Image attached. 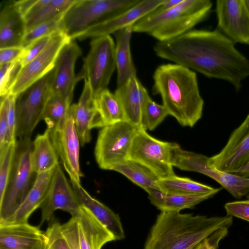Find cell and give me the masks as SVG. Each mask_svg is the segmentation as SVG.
Returning a JSON list of instances; mask_svg holds the SVG:
<instances>
[{"label": "cell", "instance_id": "6da1fadb", "mask_svg": "<svg viewBox=\"0 0 249 249\" xmlns=\"http://www.w3.org/2000/svg\"><path fill=\"white\" fill-rule=\"evenodd\" d=\"M235 44L216 29L191 30L173 39L158 41L154 50L161 58L226 81L238 92L249 77V59Z\"/></svg>", "mask_w": 249, "mask_h": 249}, {"label": "cell", "instance_id": "7a4b0ae2", "mask_svg": "<svg viewBox=\"0 0 249 249\" xmlns=\"http://www.w3.org/2000/svg\"><path fill=\"white\" fill-rule=\"evenodd\" d=\"M153 94H160L169 115L192 127L201 118L204 100L196 73L177 64L159 66L153 75Z\"/></svg>", "mask_w": 249, "mask_h": 249}, {"label": "cell", "instance_id": "3957f363", "mask_svg": "<svg viewBox=\"0 0 249 249\" xmlns=\"http://www.w3.org/2000/svg\"><path fill=\"white\" fill-rule=\"evenodd\" d=\"M232 223V217L162 211L158 215L143 249H193L216 230Z\"/></svg>", "mask_w": 249, "mask_h": 249}, {"label": "cell", "instance_id": "277c9868", "mask_svg": "<svg viewBox=\"0 0 249 249\" xmlns=\"http://www.w3.org/2000/svg\"><path fill=\"white\" fill-rule=\"evenodd\" d=\"M210 0H181L160 13L151 12L132 26L133 32L146 33L158 41L179 36L204 20L210 15Z\"/></svg>", "mask_w": 249, "mask_h": 249}, {"label": "cell", "instance_id": "5b68a950", "mask_svg": "<svg viewBox=\"0 0 249 249\" xmlns=\"http://www.w3.org/2000/svg\"><path fill=\"white\" fill-rule=\"evenodd\" d=\"M140 0H76L63 15L60 31L71 40L131 8Z\"/></svg>", "mask_w": 249, "mask_h": 249}, {"label": "cell", "instance_id": "8992f818", "mask_svg": "<svg viewBox=\"0 0 249 249\" xmlns=\"http://www.w3.org/2000/svg\"><path fill=\"white\" fill-rule=\"evenodd\" d=\"M31 139L17 141L12 167L2 198L0 200V223L12 216L31 189L36 174L33 171Z\"/></svg>", "mask_w": 249, "mask_h": 249}, {"label": "cell", "instance_id": "52a82bcc", "mask_svg": "<svg viewBox=\"0 0 249 249\" xmlns=\"http://www.w3.org/2000/svg\"><path fill=\"white\" fill-rule=\"evenodd\" d=\"M54 68L16 97L17 138L31 139L34 129L42 120L48 100L53 93Z\"/></svg>", "mask_w": 249, "mask_h": 249}, {"label": "cell", "instance_id": "ba28073f", "mask_svg": "<svg viewBox=\"0 0 249 249\" xmlns=\"http://www.w3.org/2000/svg\"><path fill=\"white\" fill-rule=\"evenodd\" d=\"M139 127L122 121L102 128L94 148L95 160L101 169L112 170L128 159L133 139Z\"/></svg>", "mask_w": 249, "mask_h": 249}, {"label": "cell", "instance_id": "9c48e42d", "mask_svg": "<svg viewBox=\"0 0 249 249\" xmlns=\"http://www.w3.org/2000/svg\"><path fill=\"white\" fill-rule=\"evenodd\" d=\"M115 51V44L110 36L94 38L90 42L89 51L78 75L88 82L93 98L107 89L116 68Z\"/></svg>", "mask_w": 249, "mask_h": 249}, {"label": "cell", "instance_id": "30bf717a", "mask_svg": "<svg viewBox=\"0 0 249 249\" xmlns=\"http://www.w3.org/2000/svg\"><path fill=\"white\" fill-rule=\"evenodd\" d=\"M176 144L158 140L141 126L133 139L128 159L144 166L159 178L171 176L175 175L172 158Z\"/></svg>", "mask_w": 249, "mask_h": 249}, {"label": "cell", "instance_id": "8fae6325", "mask_svg": "<svg viewBox=\"0 0 249 249\" xmlns=\"http://www.w3.org/2000/svg\"><path fill=\"white\" fill-rule=\"evenodd\" d=\"M62 232L71 249H101L115 241L112 234L84 205L67 222L61 225Z\"/></svg>", "mask_w": 249, "mask_h": 249}, {"label": "cell", "instance_id": "7c38bea8", "mask_svg": "<svg viewBox=\"0 0 249 249\" xmlns=\"http://www.w3.org/2000/svg\"><path fill=\"white\" fill-rule=\"evenodd\" d=\"M172 164L180 170L196 172L210 177L235 198L249 193V178L217 169L210 164L209 157L184 150L179 145L174 150Z\"/></svg>", "mask_w": 249, "mask_h": 249}, {"label": "cell", "instance_id": "4fadbf2b", "mask_svg": "<svg viewBox=\"0 0 249 249\" xmlns=\"http://www.w3.org/2000/svg\"><path fill=\"white\" fill-rule=\"evenodd\" d=\"M71 40L60 31L54 33L42 53L21 68L9 94L16 97L53 69L61 50Z\"/></svg>", "mask_w": 249, "mask_h": 249}, {"label": "cell", "instance_id": "5bb4252c", "mask_svg": "<svg viewBox=\"0 0 249 249\" xmlns=\"http://www.w3.org/2000/svg\"><path fill=\"white\" fill-rule=\"evenodd\" d=\"M217 29L234 43L249 45V0H217Z\"/></svg>", "mask_w": 249, "mask_h": 249}, {"label": "cell", "instance_id": "9a60e30c", "mask_svg": "<svg viewBox=\"0 0 249 249\" xmlns=\"http://www.w3.org/2000/svg\"><path fill=\"white\" fill-rule=\"evenodd\" d=\"M50 133L59 159L71 181L80 183L81 178L83 177L79 164L81 144L70 108L62 124L58 128L50 131Z\"/></svg>", "mask_w": 249, "mask_h": 249}, {"label": "cell", "instance_id": "2e32d148", "mask_svg": "<svg viewBox=\"0 0 249 249\" xmlns=\"http://www.w3.org/2000/svg\"><path fill=\"white\" fill-rule=\"evenodd\" d=\"M81 205L72 185L58 164L54 170L47 196L40 207L41 216L39 226L49 220L56 210L67 212L73 216Z\"/></svg>", "mask_w": 249, "mask_h": 249}, {"label": "cell", "instance_id": "e0dca14e", "mask_svg": "<svg viewBox=\"0 0 249 249\" xmlns=\"http://www.w3.org/2000/svg\"><path fill=\"white\" fill-rule=\"evenodd\" d=\"M249 159V116L231 134L222 150L209 157L212 166L230 172L241 166Z\"/></svg>", "mask_w": 249, "mask_h": 249}, {"label": "cell", "instance_id": "ac0fdd59", "mask_svg": "<svg viewBox=\"0 0 249 249\" xmlns=\"http://www.w3.org/2000/svg\"><path fill=\"white\" fill-rule=\"evenodd\" d=\"M82 53L74 40L70 41L61 50L54 67L53 92L62 96L71 103L75 85L81 80L78 75H75L74 67Z\"/></svg>", "mask_w": 249, "mask_h": 249}, {"label": "cell", "instance_id": "d6986e66", "mask_svg": "<svg viewBox=\"0 0 249 249\" xmlns=\"http://www.w3.org/2000/svg\"><path fill=\"white\" fill-rule=\"evenodd\" d=\"M164 0H143L121 14L97 24L79 36V40L110 36L128 26L133 25L142 18L149 14Z\"/></svg>", "mask_w": 249, "mask_h": 249}, {"label": "cell", "instance_id": "ffe728a7", "mask_svg": "<svg viewBox=\"0 0 249 249\" xmlns=\"http://www.w3.org/2000/svg\"><path fill=\"white\" fill-rule=\"evenodd\" d=\"M45 242V233L28 222L0 224V249H34Z\"/></svg>", "mask_w": 249, "mask_h": 249}, {"label": "cell", "instance_id": "44dd1931", "mask_svg": "<svg viewBox=\"0 0 249 249\" xmlns=\"http://www.w3.org/2000/svg\"><path fill=\"white\" fill-rule=\"evenodd\" d=\"M0 49L21 47L27 32L23 16L15 5V0L3 1L0 4Z\"/></svg>", "mask_w": 249, "mask_h": 249}, {"label": "cell", "instance_id": "7402d4cb", "mask_svg": "<svg viewBox=\"0 0 249 249\" xmlns=\"http://www.w3.org/2000/svg\"><path fill=\"white\" fill-rule=\"evenodd\" d=\"M114 93L121 103L126 121L141 127L142 111L149 94L137 76L130 77L121 86L117 87Z\"/></svg>", "mask_w": 249, "mask_h": 249}, {"label": "cell", "instance_id": "603a6c76", "mask_svg": "<svg viewBox=\"0 0 249 249\" xmlns=\"http://www.w3.org/2000/svg\"><path fill=\"white\" fill-rule=\"evenodd\" d=\"M80 203L112 234L115 240L125 237L124 231L118 214L108 207L92 197L81 183L70 181Z\"/></svg>", "mask_w": 249, "mask_h": 249}, {"label": "cell", "instance_id": "cb8c5ba5", "mask_svg": "<svg viewBox=\"0 0 249 249\" xmlns=\"http://www.w3.org/2000/svg\"><path fill=\"white\" fill-rule=\"evenodd\" d=\"M54 169L36 175L35 182L23 203L12 216L0 224L27 223L31 214L40 208L44 201Z\"/></svg>", "mask_w": 249, "mask_h": 249}, {"label": "cell", "instance_id": "d4e9b609", "mask_svg": "<svg viewBox=\"0 0 249 249\" xmlns=\"http://www.w3.org/2000/svg\"><path fill=\"white\" fill-rule=\"evenodd\" d=\"M94 99L95 113L90 122L91 129L126 121L121 103L114 93L107 89Z\"/></svg>", "mask_w": 249, "mask_h": 249}, {"label": "cell", "instance_id": "484cf974", "mask_svg": "<svg viewBox=\"0 0 249 249\" xmlns=\"http://www.w3.org/2000/svg\"><path fill=\"white\" fill-rule=\"evenodd\" d=\"M85 81L82 93L77 104L71 106L80 144L84 146L90 142V124L95 113L94 99L88 82Z\"/></svg>", "mask_w": 249, "mask_h": 249}, {"label": "cell", "instance_id": "4316f807", "mask_svg": "<svg viewBox=\"0 0 249 249\" xmlns=\"http://www.w3.org/2000/svg\"><path fill=\"white\" fill-rule=\"evenodd\" d=\"M132 26H128L114 33L117 87L121 86L130 77L136 76L137 71L130 51Z\"/></svg>", "mask_w": 249, "mask_h": 249}, {"label": "cell", "instance_id": "83f0119b", "mask_svg": "<svg viewBox=\"0 0 249 249\" xmlns=\"http://www.w3.org/2000/svg\"><path fill=\"white\" fill-rule=\"evenodd\" d=\"M59 157L47 128L33 142L31 166L36 175L54 169L59 164Z\"/></svg>", "mask_w": 249, "mask_h": 249}, {"label": "cell", "instance_id": "f1b7e54d", "mask_svg": "<svg viewBox=\"0 0 249 249\" xmlns=\"http://www.w3.org/2000/svg\"><path fill=\"white\" fill-rule=\"evenodd\" d=\"M147 193L151 203L161 212H180L184 209H192L215 195L213 193L203 195L171 194L156 189H150Z\"/></svg>", "mask_w": 249, "mask_h": 249}, {"label": "cell", "instance_id": "f546056e", "mask_svg": "<svg viewBox=\"0 0 249 249\" xmlns=\"http://www.w3.org/2000/svg\"><path fill=\"white\" fill-rule=\"evenodd\" d=\"M158 185L160 190L167 194L183 195H203L216 194L221 188H215L197 182L189 178L175 175L159 178Z\"/></svg>", "mask_w": 249, "mask_h": 249}, {"label": "cell", "instance_id": "4dcf8cb0", "mask_svg": "<svg viewBox=\"0 0 249 249\" xmlns=\"http://www.w3.org/2000/svg\"><path fill=\"white\" fill-rule=\"evenodd\" d=\"M112 170L124 175L146 192L150 189L160 190L157 183L158 177L149 169L135 161L127 159L117 165Z\"/></svg>", "mask_w": 249, "mask_h": 249}, {"label": "cell", "instance_id": "1f68e13d", "mask_svg": "<svg viewBox=\"0 0 249 249\" xmlns=\"http://www.w3.org/2000/svg\"><path fill=\"white\" fill-rule=\"evenodd\" d=\"M71 103L62 96L53 93L46 104L43 119L50 131L60 127L65 120Z\"/></svg>", "mask_w": 249, "mask_h": 249}, {"label": "cell", "instance_id": "d6a6232c", "mask_svg": "<svg viewBox=\"0 0 249 249\" xmlns=\"http://www.w3.org/2000/svg\"><path fill=\"white\" fill-rule=\"evenodd\" d=\"M76 0H48L33 16L25 20L27 32L65 14Z\"/></svg>", "mask_w": 249, "mask_h": 249}, {"label": "cell", "instance_id": "836d02e7", "mask_svg": "<svg viewBox=\"0 0 249 249\" xmlns=\"http://www.w3.org/2000/svg\"><path fill=\"white\" fill-rule=\"evenodd\" d=\"M168 115L167 109L163 105L156 103L148 95L142 111L141 126L146 130H153Z\"/></svg>", "mask_w": 249, "mask_h": 249}, {"label": "cell", "instance_id": "e575fe53", "mask_svg": "<svg viewBox=\"0 0 249 249\" xmlns=\"http://www.w3.org/2000/svg\"><path fill=\"white\" fill-rule=\"evenodd\" d=\"M63 15L49 21L37 25L27 31L24 37L21 47L25 48L36 40L60 31Z\"/></svg>", "mask_w": 249, "mask_h": 249}, {"label": "cell", "instance_id": "d590c367", "mask_svg": "<svg viewBox=\"0 0 249 249\" xmlns=\"http://www.w3.org/2000/svg\"><path fill=\"white\" fill-rule=\"evenodd\" d=\"M16 143H11L0 151V200L5 192L11 171Z\"/></svg>", "mask_w": 249, "mask_h": 249}, {"label": "cell", "instance_id": "8d00e7d4", "mask_svg": "<svg viewBox=\"0 0 249 249\" xmlns=\"http://www.w3.org/2000/svg\"><path fill=\"white\" fill-rule=\"evenodd\" d=\"M21 68L19 59L0 65V95L4 97L9 94L10 89Z\"/></svg>", "mask_w": 249, "mask_h": 249}, {"label": "cell", "instance_id": "74e56055", "mask_svg": "<svg viewBox=\"0 0 249 249\" xmlns=\"http://www.w3.org/2000/svg\"><path fill=\"white\" fill-rule=\"evenodd\" d=\"M44 233L46 243L51 249H71L62 232L59 222L51 223Z\"/></svg>", "mask_w": 249, "mask_h": 249}, {"label": "cell", "instance_id": "f35d334b", "mask_svg": "<svg viewBox=\"0 0 249 249\" xmlns=\"http://www.w3.org/2000/svg\"><path fill=\"white\" fill-rule=\"evenodd\" d=\"M53 35L36 40L24 48L23 53L19 59L21 68L25 66L42 53L49 43Z\"/></svg>", "mask_w": 249, "mask_h": 249}, {"label": "cell", "instance_id": "ab89813d", "mask_svg": "<svg viewBox=\"0 0 249 249\" xmlns=\"http://www.w3.org/2000/svg\"><path fill=\"white\" fill-rule=\"evenodd\" d=\"M8 105V95L1 98L0 106V151L5 149L11 143L7 120Z\"/></svg>", "mask_w": 249, "mask_h": 249}, {"label": "cell", "instance_id": "60d3db41", "mask_svg": "<svg viewBox=\"0 0 249 249\" xmlns=\"http://www.w3.org/2000/svg\"><path fill=\"white\" fill-rule=\"evenodd\" d=\"M227 216L249 222V199L230 202L224 205Z\"/></svg>", "mask_w": 249, "mask_h": 249}, {"label": "cell", "instance_id": "b9f144b4", "mask_svg": "<svg viewBox=\"0 0 249 249\" xmlns=\"http://www.w3.org/2000/svg\"><path fill=\"white\" fill-rule=\"evenodd\" d=\"M228 228H221L205 239L193 249H217L220 241L228 232Z\"/></svg>", "mask_w": 249, "mask_h": 249}, {"label": "cell", "instance_id": "7bdbcfd3", "mask_svg": "<svg viewBox=\"0 0 249 249\" xmlns=\"http://www.w3.org/2000/svg\"><path fill=\"white\" fill-rule=\"evenodd\" d=\"M9 105L7 112V120L9 132L11 143L17 142V119L15 109L16 97L8 94Z\"/></svg>", "mask_w": 249, "mask_h": 249}, {"label": "cell", "instance_id": "ee69618b", "mask_svg": "<svg viewBox=\"0 0 249 249\" xmlns=\"http://www.w3.org/2000/svg\"><path fill=\"white\" fill-rule=\"evenodd\" d=\"M23 51L24 48L22 47L0 49V65L12 63L19 59Z\"/></svg>", "mask_w": 249, "mask_h": 249}, {"label": "cell", "instance_id": "f6af8a7d", "mask_svg": "<svg viewBox=\"0 0 249 249\" xmlns=\"http://www.w3.org/2000/svg\"><path fill=\"white\" fill-rule=\"evenodd\" d=\"M36 0H15V5L24 17Z\"/></svg>", "mask_w": 249, "mask_h": 249}, {"label": "cell", "instance_id": "bcb514c9", "mask_svg": "<svg viewBox=\"0 0 249 249\" xmlns=\"http://www.w3.org/2000/svg\"><path fill=\"white\" fill-rule=\"evenodd\" d=\"M228 173L238 176L249 178V159L241 166Z\"/></svg>", "mask_w": 249, "mask_h": 249}, {"label": "cell", "instance_id": "7dc6e473", "mask_svg": "<svg viewBox=\"0 0 249 249\" xmlns=\"http://www.w3.org/2000/svg\"><path fill=\"white\" fill-rule=\"evenodd\" d=\"M46 240H45V242L38 245L37 247H36L34 249H46Z\"/></svg>", "mask_w": 249, "mask_h": 249}, {"label": "cell", "instance_id": "c3c4849f", "mask_svg": "<svg viewBox=\"0 0 249 249\" xmlns=\"http://www.w3.org/2000/svg\"><path fill=\"white\" fill-rule=\"evenodd\" d=\"M46 249H51L50 247L46 244Z\"/></svg>", "mask_w": 249, "mask_h": 249}, {"label": "cell", "instance_id": "681fc988", "mask_svg": "<svg viewBox=\"0 0 249 249\" xmlns=\"http://www.w3.org/2000/svg\"><path fill=\"white\" fill-rule=\"evenodd\" d=\"M247 198L249 199V195L248 196Z\"/></svg>", "mask_w": 249, "mask_h": 249}, {"label": "cell", "instance_id": "f907efd6", "mask_svg": "<svg viewBox=\"0 0 249 249\" xmlns=\"http://www.w3.org/2000/svg\"><path fill=\"white\" fill-rule=\"evenodd\" d=\"M248 116H249V113L248 114Z\"/></svg>", "mask_w": 249, "mask_h": 249}]
</instances>
